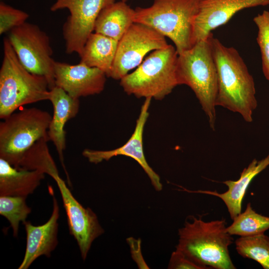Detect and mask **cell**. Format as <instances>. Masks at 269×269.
<instances>
[{
    "instance_id": "cell-1",
    "label": "cell",
    "mask_w": 269,
    "mask_h": 269,
    "mask_svg": "<svg viewBox=\"0 0 269 269\" xmlns=\"http://www.w3.org/2000/svg\"><path fill=\"white\" fill-rule=\"evenodd\" d=\"M210 40L217 72L216 106L238 113L252 123L258 105L253 76L235 48L225 46L212 33Z\"/></svg>"
},
{
    "instance_id": "cell-2",
    "label": "cell",
    "mask_w": 269,
    "mask_h": 269,
    "mask_svg": "<svg viewBox=\"0 0 269 269\" xmlns=\"http://www.w3.org/2000/svg\"><path fill=\"white\" fill-rule=\"evenodd\" d=\"M202 216H189L178 230L176 249L205 269H235L229 247L233 238L226 219L205 221Z\"/></svg>"
},
{
    "instance_id": "cell-3",
    "label": "cell",
    "mask_w": 269,
    "mask_h": 269,
    "mask_svg": "<svg viewBox=\"0 0 269 269\" xmlns=\"http://www.w3.org/2000/svg\"><path fill=\"white\" fill-rule=\"evenodd\" d=\"M210 35L178 54L177 76L179 85H186L193 91L207 117L211 129L214 131L218 80Z\"/></svg>"
},
{
    "instance_id": "cell-4",
    "label": "cell",
    "mask_w": 269,
    "mask_h": 269,
    "mask_svg": "<svg viewBox=\"0 0 269 269\" xmlns=\"http://www.w3.org/2000/svg\"><path fill=\"white\" fill-rule=\"evenodd\" d=\"M46 79L28 71L20 63L7 37L3 40L0 69V118L4 119L25 105L49 100Z\"/></svg>"
},
{
    "instance_id": "cell-5",
    "label": "cell",
    "mask_w": 269,
    "mask_h": 269,
    "mask_svg": "<svg viewBox=\"0 0 269 269\" xmlns=\"http://www.w3.org/2000/svg\"><path fill=\"white\" fill-rule=\"evenodd\" d=\"M201 0H154L149 7H137L134 22L146 25L170 39L178 54L193 46L195 18Z\"/></svg>"
},
{
    "instance_id": "cell-6",
    "label": "cell",
    "mask_w": 269,
    "mask_h": 269,
    "mask_svg": "<svg viewBox=\"0 0 269 269\" xmlns=\"http://www.w3.org/2000/svg\"><path fill=\"white\" fill-rule=\"evenodd\" d=\"M178 53L172 45L153 51L133 72L120 80L129 95L161 100L179 85L177 76Z\"/></svg>"
},
{
    "instance_id": "cell-7",
    "label": "cell",
    "mask_w": 269,
    "mask_h": 269,
    "mask_svg": "<svg viewBox=\"0 0 269 269\" xmlns=\"http://www.w3.org/2000/svg\"><path fill=\"white\" fill-rule=\"evenodd\" d=\"M51 118L46 111L30 108L3 119L0 123V158L17 168L26 152L37 141L48 137Z\"/></svg>"
},
{
    "instance_id": "cell-8",
    "label": "cell",
    "mask_w": 269,
    "mask_h": 269,
    "mask_svg": "<svg viewBox=\"0 0 269 269\" xmlns=\"http://www.w3.org/2000/svg\"><path fill=\"white\" fill-rule=\"evenodd\" d=\"M8 40L22 65L44 77L49 89L55 87L53 50L47 34L37 25L25 22L9 32Z\"/></svg>"
},
{
    "instance_id": "cell-9",
    "label": "cell",
    "mask_w": 269,
    "mask_h": 269,
    "mask_svg": "<svg viewBox=\"0 0 269 269\" xmlns=\"http://www.w3.org/2000/svg\"><path fill=\"white\" fill-rule=\"evenodd\" d=\"M115 0H56L50 10L66 9L69 15L63 24L62 34L65 52L81 54L89 35L94 32L95 21L100 12Z\"/></svg>"
},
{
    "instance_id": "cell-10",
    "label": "cell",
    "mask_w": 269,
    "mask_h": 269,
    "mask_svg": "<svg viewBox=\"0 0 269 269\" xmlns=\"http://www.w3.org/2000/svg\"><path fill=\"white\" fill-rule=\"evenodd\" d=\"M168 45L165 37L153 28L134 22L119 41L109 77L121 80L138 67L148 53Z\"/></svg>"
},
{
    "instance_id": "cell-11",
    "label": "cell",
    "mask_w": 269,
    "mask_h": 269,
    "mask_svg": "<svg viewBox=\"0 0 269 269\" xmlns=\"http://www.w3.org/2000/svg\"><path fill=\"white\" fill-rule=\"evenodd\" d=\"M60 191L67 215L69 233L76 240L83 260H85L93 241L104 233L96 214L84 207L74 197L59 173L52 177Z\"/></svg>"
},
{
    "instance_id": "cell-12",
    "label": "cell",
    "mask_w": 269,
    "mask_h": 269,
    "mask_svg": "<svg viewBox=\"0 0 269 269\" xmlns=\"http://www.w3.org/2000/svg\"><path fill=\"white\" fill-rule=\"evenodd\" d=\"M151 98H145L136 120L134 130L129 139L122 146L109 150H98L85 149L82 155L92 163L98 164L108 161L114 156L124 155L135 160L142 167L149 177L154 188L157 191L162 189L159 176L148 164L143 151V134L149 116Z\"/></svg>"
},
{
    "instance_id": "cell-13",
    "label": "cell",
    "mask_w": 269,
    "mask_h": 269,
    "mask_svg": "<svg viewBox=\"0 0 269 269\" xmlns=\"http://www.w3.org/2000/svg\"><path fill=\"white\" fill-rule=\"evenodd\" d=\"M54 71L55 86L73 98L79 99L99 94L105 88L106 73L82 62L72 65L55 61Z\"/></svg>"
},
{
    "instance_id": "cell-14",
    "label": "cell",
    "mask_w": 269,
    "mask_h": 269,
    "mask_svg": "<svg viewBox=\"0 0 269 269\" xmlns=\"http://www.w3.org/2000/svg\"><path fill=\"white\" fill-rule=\"evenodd\" d=\"M269 4V0H201L193 24V44L206 39L212 31L225 24L245 8Z\"/></svg>"
},
{
    "instance_id": "cell-15",
    "label": "cell",
    "mask_w": 269,
    "mask_h": 269,
    "mask_svg": "<svg viewBox=\"0 0 269 269\" xmlns=\"http://www.w3.org/2000/svg\"><path fill=\"white\" fill-rule=\"evenodd\" d=\"M48 191L52 197L53 210L47 222L42 225L34 226L29 221L23 223L26 234V245L23 261L18 269H27L38 257H50L58 245L59 207L51 185Z\"/></svg>"
},
{
    "instance_id": "cell-16",
    "label": "cell",
    "mask_w": 269,
    "mask_h": 269,
    "mask_svg": "<svg viewBox=\"0 0 269 269\" xmlns=\"http://www.w3.org/2000/svg\"><path fill=\"white\" fill-rule=\"evenodd\" d=\"M49 100L52 104L53 113L48 129V135L49 140L56 147L70 186L71 184L64 162L63 151L66 148V134L64 127L67 122L78 114L79 99L72 97L62 89L55 86L50 90Z\"/></svg>"
},
{
    "instance_id": "cell-17",
    "label": "cell",
    "mask_w": 269,
    "mask_h": 269,
    "mask_svg": "<svg viewBox=\"0 0 269 269\" xmlns=\"http://www.w3.org/2000/svg\"><path fill=\"white\" fill-rule=\"evenodd\" d=\"M268 166L269 154L259 160L254 159L249 165L243 170L237 180H228L222 182L228 187V190L223 193H218L216 191H191L180 186L182 189L181 190L189 193L211 195L220 198L227 207L230 216L233 220L242 212L243 199L251 182Z\"/></svg>"
},
{
    "instance_id": "cell-18",
    "label": "cell",
    "mask_w": 269,
    "mask_h": 269,
    "mask_svg": "<svg viewBox=\"0 0 269 269\" xmlns=\"http://www.w3.org/2000/svg\"><path fill=\"white\" fill-rule=\"evenodd\" d=\"M44 178L40 170L18 169L0 158V196L27 197Z\"/></svg>"
},
{
    "instance_id": "cell-19",
    "label": "cell",
    "mask_w": 269,
    "mask_h": 269,
    "mask_svg": "<svg viewBox=\"0 0 269 269\" xmlns=\"http://www.w3.org/2000/svg\"><path fill=\"white\" fill-rule=\"evenodd\" d=\"M119 0L104 8L95 23L94 32L119 41L134 22L135 10Z\"/></svg>"
},
{
    "instance_id": "cell-20",
    "label": "cell",
    "mask_w": 269,
    "mask_h": 269,
    "mask_svg": "<svg viewBox=\"0 0 269 269\" xmlns=\"http://www.w3.org/2000/svg\"><path fill=\"white\" fill-rule=\"evenodd\" d=\"M118 43L119 41L93 32L84 46L80 62L101 70L109 77Z\"/></svg>"
},
{
    "instance_id": "cell-21",
    "label": "cell",
    "mask_w": 269,
    "mask_h": 269,
    "mask_svg": "<svg viewBox=\"0 0 269 269\" xmlns=\"http://www.w3.org/2000/svg\"><path fill=\"white\" fill-rule=\"evenodd\" d=\"M48 141V137L37 141L24 154L17 169L38 170L51 177L58 172L49 150Z\"/></svg>"
},
{
    "instance_id": "cell-22",
    "label": "cell",
    "mask_w": 269,
    "mask_h": 269,
    "mask_svg": "<svg viewBox=\"0 0 269 269\" xmlns=\"http://www.w3.org/2000/svg\"><path fill=\"white\" fill-rule=\"evenodd\" d=\"M231 225L227 227L232 236L248 237L264 234L269 229V217L257 213L248 203L246 209L237 216Z\"/></svg>"
},
{
    "instance_id": "cell-23",
    "label": "cell",
    "mask_w": 269,
    "mask_h": 269,
    "mask_svg": "<svg viewBox=\"0 0 269 269\" xmlns=\"http://www.w3.org/2000/svg\"><path fill=\"white\" fill-rule=\"evenodd\" d=\"M235 245L241 256L256 261L264 269H269V237L264 233L240 237L235 241Z\"/></svg>"
},
{
    "instance_id": "cell-24",
    "label": "cell",
    "mask_w": 269,
    "mask_h": 269,
    "mask_svg": "<svg viewBox=\"0 0 269 269\" xmlns=\"http://www.w3.org/2000/svg\"><path fill=\"white\" fill-rule=\"evenodd\" d=\"M26 199L24 197L0 196V214L9 222L15 237L18 235L20 222L26 221L31 212Z\"/></svg>"
},
{
    "instance_id": "cell-25",
    "label": "cell",
    "mask_w": 269,
    "mask_h": 269,
    "mask_svg": "<svg viewBox=\"0 0 269 269\" xmlns=\"http://www.w3.org/2000/svg\"><path fill=\"white\" fill-rule=\"evenodd\" d=\"M254 21L258 29L257 40L261 53L263 72L269 81V11L258 14Z\"/></svg>"
},
{
    "instance_id": "cell-26",
    "label": "cell",
    "mask_w": 269,
    "mask_h": 269,
    "mask_svg": "<svg viewBox=\"0 0 269 269\" xmlns=\"http://www.w3.org/2000/svg\"><path fill=\"white\" fill-rule=\"evenodd\" d=\"M27 12L15 8L3 1L0 2V34L9 32L21 25L29 17Z\"/></svg>"
},
{
    "instance_id": "cell-27",
    "label": "cell",
    "mask_w": 269,
    "mask_h": 269,
    "mask_svg": "<svg viewBox=\"0 0 269 269\" xmlns=\"http://www.w3.org/2000/svg\"><path fill=\"white\" fill-rule=\"evenodd\" d=\"M169 269H205L188 258L183 253L178 250H175L171 255L169 264Z\"/></svg>"
},
{
    "instance_id": "cell-28",
    "label": "cell",
    "mask_w": 269,
    "mask_h": 269,
    "mask_svg": "<svg viewBox=\"0 0 269 269\" xmlns=\"http://www.w3.org/2000/svg\"><path fill=\"white\" fill-rule=\"evenodd\" d=\"M127 242L130 246L132 258L137 264L138 268L149 269L142 256L140 239H136L130 237L127 239Z\"/></svg>"
},
{
    "instance_id": "cell-29",
    "label": "cell",
    "mask_w": 269,
    "mask_h": 269,
    "mask_svg": "<svg viewBox=\"0 0 269 269\" xmlns=\"http://www.w3.org/2000/svg\"><path fill=\"white\" fill-rule=\"evenodd\" d=\"M119 0L126 1V0Z\"/></svg>"
}]
</instances>
